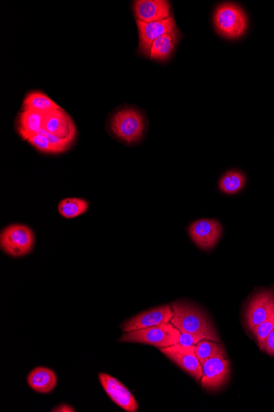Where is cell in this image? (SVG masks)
<instances>
[{
	"mask_svg": "<svg viewBox=\"0 0 274 412\" xmlns=\"http://www.w3.org/2000/svg\"><path fill=\"white\" fill-rule=\"evenodd\" d=\"M88 208H89V203L78 197L62 199L58 206V213L67 219H73L83 215L87 212Z\"/></svg>",
	"mask_w": 274,
	"mask_h": 412,
	"instance_id": "20",
	"label": "cell"
},
{
	"mask_svg": "<svg viewBox=\"0 0 274 412\" xmlns=\"http://www.w3.org/2000/svg\"><path fill=\"white\" fill-rule=\"evenodd\" d=\"M99 380L105 393L117 406L128 412H137L139 409L138 402L133 394L126 387L116 378L105 373H99Z\"/></svg>",
	"mask_w": 274,
	"mask_h": 412,
	"instance_id": "11",
	"label": "cell"
},
{
	"mask_svg": "<svg viewBox=\"0 0 274 412\" xmlns=\"http://www.w3.org/2000/svg\"><path fill=\"white\" fill-rule=\"evenodd\" d=\"M247 176L242 171L231 170L226 172L219 180L218 187L225 195H234L246 186Z\"/></svg>",
	"mask_w": 274,
	"mask_h": 412,
	"instance_id": "18",
	"label": "cell"
},
{
	"mask_svg": "<svg viewBox=\"0 0 274 412\" xmlns=\"http://www.w3.org/2000/svg\"><path fill=\"white\" fill-rule=\"evenodd\" d=\"M214 26L222 36L237 39L247 30V15L241 8L234 3L221 4L215 11Z\"/></svg>",
	"mask_w": 274,
	"mask_h": 412,
	"instance_id": "4",
	"label": "cell"
},
{
	"mask_svg": "<svg viewBox=\"0 0 274 412\" xmlns=\"http://www.w3.org/2000/svg\"><path fill=\"white\" fill-rule=\"evenodd\" d=\"M147 127L146 119L133 108L122 109L112 117L111 129L117 140L128 145L141 141Z\"/></svg>",
	"mask_w": 274,
	"mask_h": 412,
	"instance_id": "2",
	"label": "cell"
},
{
	"mask_svg": "<svg viewBox=\"0 0 274 412\" xmlns=\"http://www.w3.org/2000/svg\"><path fill=\"white\" fill-rule=\"evenodd\" d=\"M43 129L61 138H75L77 129L69 113L60 109L45 113Z\"/></svg>",
	"mask_w": 274,
	"mask_h": 412,
	"instance_id": "14",
	"label": "cell"
},
{
	"mask_svg": "<svg viewBox=\"0 0 274 412\" xmlns=\"http://www.w3.org/2000/svg\"><path fill=\"white\" fill-rule=\"evenodd\" d=\"M45 113L27 110L20 113L19 132L24 140L37 133L43 129Z\"/></svg>",
	"mask_w": 274,
	"mask_h": 412,
	"instance_id": "16",
	"label": "cell"
},
{
	"mask_svg": "<svg viewBox=\"0 0 274 412\" xmlns=\"http://www.w3.org/2000/svg\"><path fill=\"white\" fill-rule=\"evenodd\" d=\"M274 329V310L266 321L257 326L255 329L251 331L255 336L257 343L260 348L262 347L264 340H266L269 334Z\"/></svg>",
	"mask_w": 274,
	"mask_h": 412,
	"instance_id": "22",
	"label": "cell"
},
{
	"mask_svg": "<svg viewBox=\"0 0 274 412\" xmlns=\"http://www.w3.org/2000/svg\"><path fill=\"white\" fill-rule=\"evenodd\" d=\"M260 350L266 352L269 356H274V329L269 334Z\"/></svg>",
	"mask_w": 274,
	"mask_h": 412,
	"instance_id": "25",
	"label": "cell"
},
{
	"mask_svg": "<svg viewBox=\"0 0 274 412\" xmlns=\"http://www.w3.org/2000/svg\"><path fill=\"white\" fill-rule=\"evenodd\" d=\"M27 382L30 388L37 393H49L58 384L56 373L46 367H37L29 373Z\"/></svg>",
	"mask_w": 274,
	"mask_h": 412,
	"instance_id": "15",
	"label": "cell"
},
{
	"mask_svg": "<svg viewBox=\"0 0 274 412\" xmlns=\"http://www.w3.org/2000/svg\"><path fill=\"white\" fill-rule=\"evenodd\" d=\"M35 235L30 227L23 224H12L2 230L0 246L3 252L12 257H22L32 250Z\"/></svg>",
	"mask_w": 274,
	"mask_h": 412,
	"instance_id": "5",
	"label": "cell"
},
{
	"mask_svg": "<svg viewBox=\"0 0 274 412\" xmlns=\"http://www.w3.org/2000/svg\"><path fill=\"white\" fill-rule=\"evenodd\" d=\"M195 347H185L178 343L170 347L160 348V351L189 376L195 378L196 381H200L203 376V371H202V365L196 355Z\"/></svg>",
	"mask_w": 274,
	"mask_h": 412,
	"instance_id": "8",
	"label": "cell"
},
{
	"mask_svg": "<svg viewBox=\"0 0 274 412\" xmlns=\"http://www.w3.org/2000/svg\"><path fill=\"white\" fill-rule=\"evenodd\" d=\"M188 235L201 250H210L222 235V226L217 219H199L188 226Z\"/></svg>",
	"mask_w": 274,
	"mask_h": 412,
	"instance_id": "10",
	"label": "cell"
},
{
	"mask_svg": "<svg viewBox=\"0 0 274 412\" xmlns=\"http://www.w3.org/2000/svg\"><path fill=\"white\" fill-rule=\"evenodd\" d=\"M227 355L214 356L202 365L201 385L208 391H218L227 384L230 377V362Z\"/></svg>",
	"mask_w": 274,
	"mask_h": 412,
	"instance_id": "9",
	"label": "cell"
},
{
	"mask_svg": "<svg viewBox=\"0 0 274 412\" xmlns=\"http://www.w3.org/2000/svg\"><path fill=\"white\" fill-rule=\"evenodd\" d=\"M136 19L150 23L170 18V3L165 0H137L133 4Z\"/></svg>",
	"mask_w": 274,
	"mask_h": 412,
	"instance_id": "13",
	"label": "cell"
},
{
	"mask_svg": "<svg viewBox=\"0 0 274 412\" xmlns=\"http://www.w3.org/2000/svg\"><path fill=\"white\" fill-rule=\"evenodd\" d=\"M139 31V53L150 56L151 45L159 37L166 34H178L179 31L174 17L165 20L146 23L137 20Z\"/></svg>",
	"mask_w": 274,
	"mask_h": 412,
	"instance_id": "6",
	"label": "cell"
},
{
	"mask_svg": "<svg viewBox=\"0 0 274 412\" xmlns=\"http://www.w3.org/2000/svg\"><path fill=\"white\" fill-rule=\"evenodd\" d=\"M174 316V312L171 305L160 306L158 308L145 311L126 321L122 325V329L125 333H128V332L146 329V327L171 323Z\"/></svg>",
	"mask_w": 274,
	"mask_h": 412,
	"instance_id": "12",
	"label": "cell"
},
{
	"mask_svg": "<svg viewBox=\"0 0 274 412\" xmlns=\"http://www.w3.org/2000/svg\"><path fill=\"white\" fill-rule=\"evenodd\" d=\"M178 34H166L158 38L151 45L150 58L151 60L165 61L174 52L178 43Z\"/></svg>",
	"mask_w": 274,
	"mask_h": 412,
	"instance_id": "17",
	"label": "cell"
},
{
	"mask_svg": "<svg viewBox=\"0 0 274 412\" xmlns=\"http://www.w3.org/2000/svg\"><path fill=\"white\" fill-rule=\"evenodd\" d=\"M201 340L204 339L199 337V336L181 332L179 343L185 347L196 346V345L201 342Z\"/></svg>",
	"mask_w": 274,
	"mask_h": 412,
	"instance_id": "24",
	"label": "cell"
},
{
	"mask_svg": "<svg viewBox=\"0 0 274 412\" xmlns=\"http://www.w3.org/2000/svg\"><path fill=\"white\" fill-rule=\"evenodd\" d=\"M29 144L32 145L34 148H36L38 151L45 153H53L56 154V151L54 149L52 142H49L47 137L41 132H38L34 134L27 140Z\"/></svg>",
	"mask_w": 274,
	"mask_h": 412,
	"instance_id": "23",
	"label": "cell"
},
{
	"mask_svg": "<svg viewBox=\"0 0 274 412\" xmlns=\"http://www.w3.org/2000/svg\"><path fill=\"white\" fill-rule=\"evenodd\" d=\"M274 310V290L264 289L253 295L246 310V323L251 332L271 316Z\"/></svg>",
	"mask_w": 274,
	"mask_h": 412,
	"instance_id": "7",
	"label": "cell"
},
{
	"mask_svg": "<svg viewBox=\"0 0 274 412\" xmlns=\"http://www.w3.org/2000/svg\"><path fill=\"white\" fill-rule=\"evenodd\" d=\"M62 109L58 104L40 91H33L27 96L23 102V111L32 110L43 113Z\"/></svg>",
	"mask_w": 274,
	"mask_h": 412,
	"instance_id": "19",
	"label": "cell"
},
{
	"mask_svg": "<svg viewBox=\"0 0 274 412\" xmlns=\"http://www.w3.org/2000/svg\"><path fill=\"white\" fill-rule=\"evenodd\" d=\"M181 332L171 323L128 332L119 340L121 343L150 345L164 348L179 343Z\"/></svg>",
	"mask_w": 274,
	"mask_h": 412,
	"instance_id": "3",
	"label": "cell"
},
{
	"mask_svg": "<svg viewBox=\"0 0 274 412\" xmlns=\"http://www.w3.org/2000/svg\"><path fill=\"white\" fill-rule=\"evenodd\" d=\"M196 355L201 365L214 356L226 355L222 344L207 339L201 340L195 347Z\"/></svg>",
	"mask_w": 274,
	"mask_h": 412,
	"instance_id": "21",
	"label": "cell"
},
{
	"mask_svg": "<svg viewBox=\"0 0 274 412\" xmlns=\"http://www.w3.org/2000/svg\"><path fill=\"white\" fill-rule=\"evenodd\" d=\"M52 411H75V410L69 405L62 404L60 406L56 407V409H54Z\"/></svg>",
	"mask_w": 274,
	"mask_h": 412,
	"instance_id": "26",
	"label": "cell"
},
{
	"mask_svg": "<svg viewBox=\"0 0 274 412\" xmlns=\"http://www.w3.org/2000/svg\"><path fill=\"white\" fill-rule=\"evenodd\" d=\"M172 307L174 316L171 323L180 332L199 336L214 342H220L212 323L198 307L187 302H174Z\"/></svg>",
	"mask_w": 274,
	"mask_h": 412,
	"instance_id": "1",
	"label": "cell"
}]
</instances>
